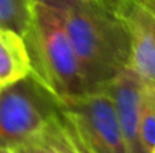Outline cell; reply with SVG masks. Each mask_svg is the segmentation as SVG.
Masks as SVG:
<instances>
[{"mask_svg": "<svg viewBox=\"0 0 155 153\" xmlns=\"http://www.w3.org/2000/svg\"><path fill=\"white\" fill-rule=\"evenodd\" d=\"M0 153H12L11 150H5V149H0Z\"/></svg>", "mask_w": 155, "mask_h": 153, "instance_id": "5bb4252c", "label": "cell"}, {"mask_svg": "<svg viewBox=\"0 0 155 153\" xmlns=\"http://www.w3.org/2000/svg\"><path fill=\"white\" fill-rule=\"evenodd\" d=\"M78 0H30V3H38V5H42V6H47V8H51L54 11H65L66 8L72 6L74 3H77Z\"/></svg>", "mask_w": 155, "mask_h": 153, "instance_id": "8fae6325", "label": "cell"}, {"mask_svg": "<svg viewBox=\"0 0 155 153\" xmlns=\"http://www.w3.org/2000/svg\"><path fill=\"white\" fill-rule=\"evenodd\" d=\"M32 15L30 0H0V27L24 36Z\"/></svg>", "mask_w": 155, "mask_h": 153, "instance_id": "30bf717a", "label": "cell"}, {"mask_svg": "<svg viewBox=\"0 0 155 153\" xmlns=\"http://www.w3.org/2000/svg\"><path fill=\"white\" fill-rule=\"evenodd\" d=\"M23 38L32 74L59 104L91 92L60 12L32 3L30 24Z\"/></svg>", "mask_w": 155, "mask_h": 153, "instance_id": "7a4b0ae2", "label": "cell"}, {"mask_svg": "<svg viewBox=\"0 0 155 153\" xmlns=\"http://www.w3.org/2000/svg\"><path fill=\"white\" fill-rule=\"evenodd\" d=\"M139 135L146 153H155V86L143 84L139 108Z\"/></svg>", "mask_w": 155, "mask_h": 153, "instance_id": "9c48e42d", "label": "cell"}, {"mask_svg": "<svg viewBox=\"0 0 155 153\" xmlns=\"http://www.w3.org/2000/svg\"><path fill=\"white\" fill-rule=\"evenodd\" d=\"M143 3V2H142ZM146 8H148V11L151 12V15H152V20H154V27H155V6L154 5H146V3H143Z\"/></svg>", "mask_w": 155, "mask_h": 153, "instance_id": "7c38bea8", "label": "cell"}, {"mask_svg": "<svg viewBox=\"0 0 155 153\" xmlns=\"http://www.w3.org/2000/svg\"><path fill=\"white\" fill-rule=\"evenodd\" d=\"M59 114L57 99L32 72L0 87V149L12 150L30 141Z\"/></svg>", "mask_w": 155, "mask_h": 153, "instance_id": "3957f363", "label": "cell"}, {"mask_svg": "<svg viewBox=\"0 0 155 153\" xmlns=\"http://www.w3.org/2000/svg\"><path fill=\"white\" fill-rule=\"evenodd\" d=\"M140 2H143V3H146V5H154L155 6V0H140Z\"/></svg>", "mask_w": 155, "mask_h": 153, "instance_id": "4fadbf2b", "label": "cell"}, {"mask_svg": "<svg viewBox=\"0 0 155 153\" xmlns=\"http://www.w3.org/2000/svg\"><path fill=\"white\" fill-rule=\"evenodd\" d=\"M32 72L30 57L24 38L0 27V87L14 84Z\"/></svg>", "mask_w": 155, "mask_h": 153, "instance_id": "52a82bcc", "label": "cell"}, {"mask_svg": "<svg viewBox=\"0 0 155 153\" xmlns=\"http://www.w3.org/2000/svg\"><path fill=\"white\" fill-rule=\"evenodd\" d=\"M12 153H86L66 120L62 116V111L47 125V128L30 141L15 147Z\"/></svg>", "mask_w": 155, "mask_h": 153, "instance_id": "ba28073f", "label": "cell"}, {"mask_svg": "<svg viewBox=\"0 0 155 153\" xmlns=\"http://www.w3.org/2000/svg\"><path fill=\"white\" fill-rule=\"evenodd\" d=\"M130 38V68L145 83L155 86V27L148 8L140 0H111Z\"/></svg>", "mask_w": 155, "mask_h": 153, "instance_id": "5b68a950", "label": "cell"}, {"mask_svg": "<svg viewBox=\"0 0 155 153\" xmlns=\"http://www.w3.org/2000/svg\"><path fill=\"white\" fill-rule=\"evenodd\" d=\"M143 84L136 72L128 68L105 86L124 135L127 153H146L139 135V108Z\"/></svg>", "mask_w": 155, "mask_h": 153, "instance_id": "8992f818", "label": "cell"}, {"mask_svg": "<svg viewBox=\"0 0 155 153\" xmlns=\"http://www.w3.org/2000/svg\"><path fill=\"white\" fill-rule=\"evenodd\" d=\"M59 105L63 119L86 153H127L114 107L105 87Z\"/></svg>", "mask_w": 155, "mask_h": 153, "instance_id": "277c9868", "label": "cell"}, {"mask_svg": "<svg viewBox=\"0 0 155 153\" xmlns=\"http://www.w3.org/2000/svg\"><path fill=\"white\" fill-rule=\"evenodd\" d=\"M60 15L91 92L130 68V38L111 0H78Z\"/></svg>", "mask_w": 155, "mask_h": 153, "instance_id": "6da1fadb", "label": "cell"}]
</instances>
